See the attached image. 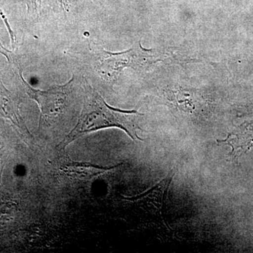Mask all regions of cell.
I'll list each match as a JSON object with an SVG mask.
<instances>
[{"label": "cell", "mask_w": 253, "mask_h": 253, "mask_svg": "<svg viewBox=\"0 0 253 253\" xmlns=\"http://www.w3.org/2000/svg\"><path fill=\"white\" fill-rule=\"evenodd\" d=\"M84 88L83 110L77 124L59 143L58 149H64L86 134L111 127L119 128L126 131L134 141L143 140L138 135V130L141 128L137 123V118L143 114L135 110L114 109L106 104L102 96L90 86L86 84Z\"/></svg>", "instance_id": "6da1fadb"}, {"label": "cell", "mask_w": 253, "mask_h": 253, "mask_svg": "<svg viewBox=\"0 0 253 253\" xmlns=\"http://www.w3.org/2000/svg\"><path fill=\"white\" fill-rule=\"evenodd\" d=\"M118 166L113 167H103L89 163L71 162L66 163L61 167V171L66 176L80 180H90L95 176L112 170Z\"/></svg>", "instance_id": "8992f818"}, {"label": "cell", "mask_w": 253, "mask_h": 253, "mask_svg": "<svg viewBox=\"0 0 253 253\" xmlns=\"http://www.w3.org/2000/svg\"><path fill=\"white\" fill-rule=\"evenodd\" d=\"M147 50L139 44L123 52L113 53L100 49L96 55V72L106 81L113 82L126 67L136 68L144 63Z\"/></svg>", "instance_id": "3957f363"}, {"label": "cell", "mask_w": 253, "mask_h": 253, "mask_svg": "<svg viewBox=\"0 0 253 253\" xmlns=\"http://www.w3.org/2000/svg\"><path fill=\"white\" fill-rule=\"evenodd\" d=\"M57 1L63 9L66 11H69L70 8L73 4V0H57Z\"/></svg>", "instance_id": "9c48e42d"}, {"label": "cell", "mask_w": 253, "mask_h": 253, "mask_svg": "<svg viewBox=\"0 0 253 253\" xmlns=\"http://www.w3.org/2000/svg\"><path fill=\"white\" fill-rule=\"evenodd\" d=\"M0 16H1V19L3 20V21H4L5 23V26H6V28H7V31L9 32L10 35V38H11V45H12L13 49H14L15 46H16V35H15L13 30L11 29V26H10L9 21H8L7 17H6L4 11H2L1 8H0Z\"/></svg>", "instance_id": "ba28073f"}, {"label": "cell", "mask_w": 253, "mask_h": 253, "mask_svg": "<svg viewBox=\"0 0 253 253\" xmlns=\"http://www.w3.org/2000/svg\"><path fill=\"white\" fill-rule=\"evenodd\" d=\"M5 56L13 68V71L17 75L18 82L23 89L40 106L41 111L40 126L44 123H50L61 116L67 105L68 97L72 91L75 78L72 77L66 84L52 86L48 90L36 89L32 87L25 81L21 65L16 56L11 51H9Z\"/></svg>", "instance_id": "7a4b0ae2"}, {"label": "cell", "mask_w": 253, "mask_h": 253, "mask_svg": "<svg viewBox=\"0 0 253 253\" xmlns=\"http://www.w3.org/2000/svg\"><path fill=\"white\" fill-rule=\"evenodd\" d=\"M49 0H26L28 13L35 15L39 14L43 4H45Z\"/></svg>", "instance_id": "52a82bcc"}, {"label": "cell", "mask_w": 253, "mask_h": 253, "mask_svg": "<svg viewBox=\"0 0 253 253\" xmlns=\"http://www.w3.org/2000/svg\"><path fill=\"white\" fill-rule=\"evenodd\" d=\"M219 144L231 146L232 154L240 156L253 149V123L242 125L230 133L224 140H217Z\"/></svg>", "instance_id": "277c9868"}, {"label": "cell", "mask_w": 253, "mask_h": 253, "mask_svg": "<svg viewBox=\"0 0 253 253\" xmlns=\"http://www.w3.org/2000/svg\"><path fill=\"white\" fill-rule=\"evenodd\" d=\"M0 114L7 118L14 126L22 131L26 135H31L26 125L20 115L18 105L15 101L14 97L4 84L0 78Z\"/></svg>", "instance_id": "5b68a950"}]
</instances>
